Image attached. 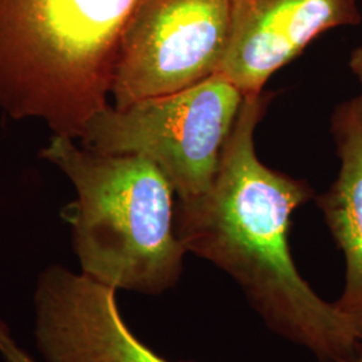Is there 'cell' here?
Here are the masks:
<instances>
[{"mask_svg":"<svg viewBox=\"0 0 362 362\" xmlns=\"http://www.w3.org/2000/svg\"><path fill=\"white\" fill-rule=\"evenodd\" d=\"M141 0H0V110L79 140L109 106L122 33Z\"/></svg>","mask_w":362,"mask_h":362,"instance_id":"6da1fadb","label":"cell"},{"mask_svg":"<svg viewBox=\"0 0 362 362\" xmlns=\"http://www.w3.org/2000/svg\"><path fill=\"white\" fill-rule=\"evenodd\" d=\"M40 156L77 192L70 223L82 274L146 296L177 285L188 252L176 233V194L153 161L95 152L65 136H52Z\"/></svg>","mask_w":362,"mask_h":362,"instance_id":"7a4b0ae2","label":"cell"},{"mask_svg":"<svg viewBox=\"0 0 362 362\" xmlns=\"http://www.w3.org/2000/svg\"><path fill=\"white\" fill-rule=\"evenodd\" d=\"M245 97L218 73L124 109L109 105L88 124L79 144L101 153L144 156L164 173L176 200L192 199L214 180Z\"/></svg>","mask_w":362,"mask_h":362,"instance_id":"3957f363","label":"cell"},{"mask_svg":"<svg viewBox=\"0 0 362 362\" xmlns=\"http://www.w3.org/2000/svg\"><path fill=\"white\" fill-rule=\"evenodd\" d=\"M231 22L233 0H141L119 42L113 106L179 93L218 74Z\"/></svg>","mask_w":362,"mask_h":362,"instance_id":"277c9868","label":"cell"},{"mask_svg":"<svg viewBox=\"0 0 362 362\" xmlns=\"http://www.w3.org/2000/svg\"><path fill=\"white\" fill-rule=\"evenodd\" d=\"M33 305L35 345L46 362H169L130 330L116 290L82 272L47 266Z\"/></svg>","mask_w":362,"mask_h":362,"instance_id":"5b68a950","label":"cell"},{"mask_svg":"<svg viewBox=\"0 0 362 362\" xmlns=\"http://www.w3.org/2000/svg\"><path fill=\"white\" fill-rule=\"evenodd\" d=\"M361 22L360 0H233L230 42L219 73L245 95L260 94L272 74L314 39Z\"/></svg>","mask_w":362,"mask_h":362,"instance_id":"8992f818","label":"cell"},{"mask_svg":"<svg viewBox=\"0 0 362 362\" xmlns=\"http://www.w3.org/2000/svg\"><path fill=\"white\" fill-rule=\"evenodd\" d=\"M330 130L339 170L315 202L345 260V284L334 303L362 341V94L337 106Z\"/></svg>","mask_w":362,"mask_h":362,"instance_id":"52a82bcc","label":"cell"},{"mask_svg":"<svg viewBox=\"0 0 362 362\" xmlns=\"http://www.w3.org/2000/svg\"><path fill=\"white\" fill-rule=\"evenodd\" d=\"M0 357L4 362H38L13 337L8 324L0 317Z\"/></svg>","mask_w":362,"mask_h":362,"instance_id":"ba28073f","label":"cell"},{"mask_svg":"<svg viewBox=\"0 0 362 362\" xmlns=\"http://www.w3.org/2000/svg\"><path fill=\"white\" fill-rule=\"evenodd\" d=\"M349 67L351 73L358 79L362 86V45L356 47L350 54Z\"/></svg>","mask_w":362,"mask_h":362,"instance_id":"9c48e42d","label":"cell"},{"mask_svg":"<svg viewBox=\"0 0 362 362\" xmlns=\"http://www.w3.org/2000/svg\"><path fill=\"white\" fill-rule=\"evenodd\" d=\"M348 362H362V346L361 349L358 350V353Z\"/></svg>","mask_w":362,"mask_h":362,"instance_id":"30bf717a","label":"cell"}]
</instances>
